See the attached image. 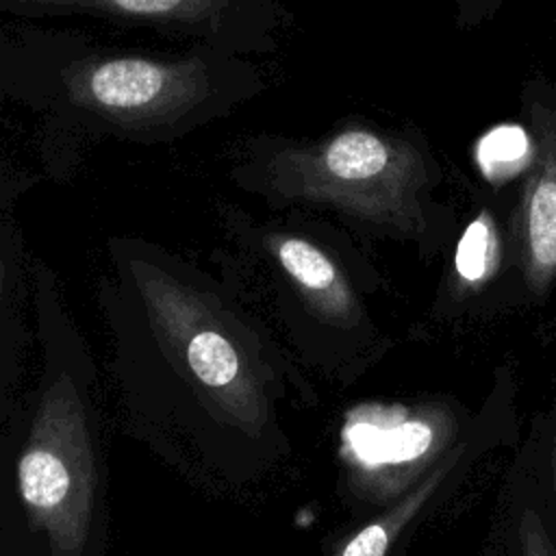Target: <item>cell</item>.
<instances>
[{
	"label": "cell",
	"mask_w": 556,
	"mask_h": 556,
	"mask_svg": "<svg viewBox=\"0 0 556 556\" xmlns=\"http://www.w3.org/2000/svg\"><path fill=\"white\" fill-rule=\"evenodd\" d=\"M265 89L250 56L204 43L159 52L78 30L0 24V102L37 117L39 159L56 182H67L102 141L174 143Z\"/></svg>",
	"instance_id": "1"
},
{
	"label": "cell",
	"mask_w": 556,
	"mask_h": 556,
	"mask_svg": "<svg viewBox=\"0 0 556 556\" xmlns=\"http://www.w3.org/2000/svg\"><path fill=\"white\" fill-rule=\"evenodd\" d=\"M130 271L159 341L185 376L222 417L258 434L269 413L261 371L226 332L206 298L143 258H130Z\"/></svg>",
	"instance_id": "2"
},
{
	"label": "cell",
	"mask_w": 556,
	"mask_h": 556,
	"mask_svg": "<svg viewBox=\"0 0 556 556\" xmlns=\"http://www.w3.org/2000/svg\"><path fill=\"white\" fill-rule=\"evenodd\" d=\"M17 486L30 523L52 556H80L96 502V456L83 400L70 376L43 393L17 463Z\"/></svg>",
	"instance_id": "3"
},
{
	"label": "cell",
	"mask_w": 556,
	"mask_h": 556,
	"mask_svg": "<svg viewBox=\"0 0 556 556\" xmlns=\"http://www.w3.org/2000/svg\"><path fill=\"white\" fill-rule=\"evenodd\" d=\"M0 15L22 22L80 17L148 28L250 59L276 52L289 22L278 0H0Z\"/></svg>",
	"instance_id": "4"
},
{
	"label": "cell",
	"mask_w": 556,
	"mask_h": 556,
	"mask_svg": "<svg viewBox=\"0 0 556 556\" xmlns=\"http://www.w3.org/2000/svg\"><path fill=\"white\" fill-rule=\"evenodd\" d=\"M352 456L365 469H402L424 460L437 441L430 417L400 410H369L345 428Z\"/></svg>",
	"instance_id": "5"
},
{
	"label": "cell",
	"mask_w": 556,
	"mask_h": 556,
	"mask_svg": "<svg viewBox=\"0 0 556 556\" xmlns=\"http://www.w3.org/2000/svg\"><path fill=\"white\" fill-rule=\"evenodd\" d=\"M254 239L271 254L282 271L306 293V298L328 317H348L352 311V295L334 261L311 239L300 232L263 226L256 228Z\"/></svg>",
	"instance_id": "6"
},
{
	"label": "cell",
	"mask_w": 556,
	"mask_h": 556,
	"mask_svg": "<svg viewBox=\"0 0 556 556\" xmlns=\"http://www.w3.org/2000/svg\"><path fill=\"white\" fill-rule=\"evenodd\" d=\"M528 276L543 289L556 274V180L545 176L530 189L526 202Z\"/></svg>",
	"instance_id": "7"
},
{
	"label": "cell",
	"mask_w": 556,
	"mask_h": 556,
	"mask_svg": "<svg viewBox=\"0 0 556 556\" xmlns=\"http://www.w3.org/2000/svg\"><path fill=\"white\" fill-rule=\"evenodd\" d=\"M445 473V467L439 469L430 480H426L410 497L402 500L400 506H395L384 517L371 521L361 532H356L341 549L339 556H384L393 539L400 534V530L417 515L421 504L428 500V495L439 484L441 476Z\"/></svg>",
	"instance_id": "8"
},
{
	"label": "cell",
	"mask_w": 556,
	"mask_h": 556,
	"mask_svg": "<svg viewBox=\"0 0 556 556\" xmlns=\"http://www.w3.org/2000/svg\"><path fill=\"white\" fill-rule=\"evenodd\" d=\"M482 174L497 182L519 174L530 161V141L521 126L504 124L489 130L476 148Z\"/></svg>",
	"instance_id": "9"
},
{
	"label": "cell",
	"mask_w": 556,
	"mask_h": 556,
	"mask_svg": "<svg viewBox=\"0 0 556 556\" xmlns=\"http://www.w3.org/2000/svg\"><path fill=\"white\" fill-rule=\"evenodd\" d=\"M500 261L497 230L489 213H480L463 232L456 254L454 269L467 285H480L495 271Z\"/></svg>",
	"instance_id": "10"
},
{
	"label": "cell",
	"mask_w": 556,
	"mask_h": 556,
	"mask_svg": "<svg viewBox=\"0 0 556 556\" xmlns=\"http://www.w3.org/2000/svg\"><path fill=\"white\" fill-rule=\"evenodd\" d=\"M521 556H556V547L545 532L541 517L534 510H523L519 523Z\"/></svg>",
	"instance_id": "11"
},
{
	"label": "cell",
	"mask_w": 556,
	"mask_h": 556,
	"mask_svg": "<svg viewBox=\"0 0 556 556\" xmlns=\"http://www.w3.org/2000/svg\"><path fill=\"white\" fill-rule=\"evenodd\" d=\"M4 258H2V252H0V295H2V282H4Z\"/></svg>",
	"instance_id": "12"
},
{
	"label": "cell",
	"mask_w": 556,
	"mask_h": 556,
	"mask_svg": "<svg viewBox=\"0 0 556 556\" xmlns=\"http://www.w3.org/2000/svg\"><path fill=\"white\" fill-rule=\"evenodd\" d=\"M554 471H556V456H554Z\"/></svg>",
	"instance_id": "13"
}]
</instances>
